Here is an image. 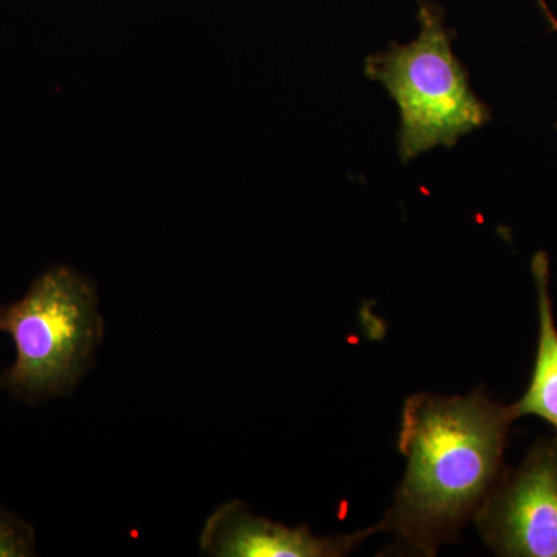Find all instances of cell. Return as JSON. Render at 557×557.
I'll return each mask as SVG.
<instances>
[{
    "label": "cell",
    "instance_id": "obj_1",
    "mask_svg": "<svg viewBox=\"0 0 557 557\" xmlns=\"http://www.w3.org/2000/svg\"><path fill=\"white\" fill-rule=\"evenodd\" d=\"M509 406L474 391L465 397L416 394L405 403L398 449L406 474L380 531L423 556L456 542L504 475Z\"/></svg>",
    "mask_w": 557,
    "mask_h": 557
},
{
    "label": "cell",
    "instance_id": "obj_2",
    "mask_svg": "<svg viewBox=\"0 0 557 557\" xmlns=\"http://www.w3.org/2000/svg\"><path fill=\"white\" fill-rule=\"evenodd\" d=\"M98 300L89 278L54 265L33 281L24 298L0 306V332L16 348L13 366L0 375V391L27 403L72 392L104 332Z\"/></svg>",
    "mask_w": 557,
    "mask_h": 557
},
{
    "label": "cell",
    "instance_id": "obj_3",
    "mask_svg": "<svg viewBox=\"0 0 557 557\" xmlns=\"http://www.w3.org/2000/svg\"><path fill=\"white\" fill-rule=\"evenodd\" d=\"M418 22L420 33L412 42H394L383 53L370 54L364 65L368 78L383 84L397 102L403 163L437 146L453 148L491 120L490 109L475 97L467 70L454 54L443 11L418 0Z\"/></svg>",
    "mask_w": 557,
    "mask_h": 557
},
{
    "label": "cell",
    "instance_id": "obj_4",
    "mask_svg": "<svg viewBox=\"0 0 557 557\" xmlns=\"http://www.w3.org/2000/svg\"><path fill=\"white\" fill-rule=\"evenodd\" d=\"M487 548L505 557H557V438L505 469L475 515Z\"/></svg>",
    "mask_w": 557,
    "mask_h": 557
},
{
    "label": "cell",
    "instance_id": "obj_5",
    "mask_svg": "<svg viewBox=\"0 0 557 557\" xmlns=\"http://www.w3.org/2000/svg\"><path fill=\"white\" fill-rule=\"evenodd\" d=\"M379 531L375 525L354 534L317 536L306 525L292 528L255 516L234 500L209 516L201 530L200 549L218 557H339Z\"/></svg>",
    "mask_w": 557,
    "mask_h": 557
},
{
    "label": "cell",
    "instance_id": "obj_6",
    "mask_svg": "<svg viewBox=\"0 0 557 557\" xmlns=\"http://www.w3.org/2000/svg\"><path fill=\"white\" fill-rule=\"evenodd\" d=\"M537 295L539 336L533 375L525 394L509 406L515 420L533 416L552 424L557 432V325L549 293V260L539 251L531 262Z\"/></svg>",
    "mask_w": 557,
    "mask_h": 557
},
{
    "label": "cell",
    "instance_id": "obj_7",
    "mask_svg": "<svg viewBox=\"0 0 557 557\" xmlns=\"http://www.w3.org/2000/svg\"><path fill=\"white\" fill-rule=\"evenodd\" d=\"M36 531L27 520L0 505V557L36 556Z\"/></svg>",
    "mask_w": 557,
    "mask_h": 557
},
{
    "label": "cell",
    "instance_id": "obj_8",
    "mask_svg": "<svg viewBox=\"0 0 557 557\" xmlns=\"http://www.w3.org/2000/svg\"><path fill=\"white\" fill-rule=\"evenodd\" d=\"M537 2L541 3L542 10H544L545 16H547L549 24H552L553 28L557 30V20L555 16H553L552 11L548 10V7L545 5V0H537Z\"/></svg>",
    "mask_w": 557,
    "mask_h": 557
}]
</instances>
